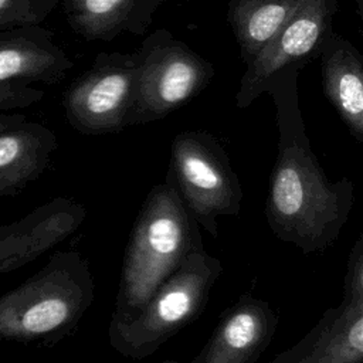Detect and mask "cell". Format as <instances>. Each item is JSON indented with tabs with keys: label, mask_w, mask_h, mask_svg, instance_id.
Here are the masks:
<instances>
[{
	"label": "cell",
	"mask_w": 363,
	"mask_h": 363,
	"mask_svg": "<svg viewBox=\"0 0 363 363\" xmlns=\"http://www.w3.org/2000/svg\"><path fill=\"white\" fill-rule=\"evenodd\" d=\"M221 272L218 258L206 250L191 252L130 319L109 322L108 337L112 349L135 360L153 354L203 313Z\"/></svg>",
	"instance_id": "277c9868"
},
{
	"label": "cell",
	"mask_w": 363,
	"mask_h": 363,
	"mask_svg": "<svg viewBox=\"0 0 363 363\" xmlns=\"http://www.w3.org/2000/svg\"><path fill=\"white\" fill-rule=\"evenodd\" d=\"M343 296L363 299V234L356 240L347 258L343 278Z\"/></svg>",
	"instance_id": "d6986e66"
},
{
	"label": "cell",
	"mask_w": 363,
	"mask_h": 363,
	"mask_svg": "<svg viewBox=\"0 0 363 363\" xmlns=\"http://www.w3.org/2000/svg\"><path fill=\"white\" fill-rule=\"evenodd\" d=\"M95 296L88 259L57 251L18 286L0 296V340L50 346L69 336Z\"/></svg>",
	"instance_id": "3957f363"
},
{
	"label": "cell",
	"mask_w": 363,
	"mask_h": 363,
	"mask_svg": "<svg viewBox=\"0 0 363 363\" xmlns=\"http://www.w3.org/2000/svg\"><path fill=\"white\" fill-rule=\"evenodd\" d=\"M55 149L54 132L40 123H17L0 132V203L37 180Z\"/></svg>",
	"instance_id": "4fadbf2b"
},
{
	"label": "cell",
	"mask_w": 363,
	"mask_h": 363,
	"mask_svg": "<svg viewBox=\"0 0 363 363\" xmlns=\"http://www.w3.org/2000/svg\"><path fill=\"white\" fill-rule=\"evenodd\" d=\"M57 0H0V26L35 24Z\"/></svg>",
	"instance_id": "e0dca14e"
},
{
	"label": "cell",
	"mask_w": 363,
	"mask_h": 363,
	"mask_svg": "<svg viewBox=\"0 0 363 363\" xmlns=\"http://www.w3.org/2000/svg\"><path fill=\"white\" fill-rule=\"evenodd\" d=\"M323 94L349 129L363 142V61L359 50L345 37L330 33L319 55Z\"/></svg>",
	"instance_id": "7c38bea8"
},
{
	"label": "cell",
	"mask_w": 363,
	"mask_h": 363,
	"mask_svg": "<svg viewBox=\"0 0 363 363\" xmlns=\"http://www.w3.org/2000/svg\"><path fill=\"white\" fill-rule=\"evenodd\" d=\"M160 363H179L177 360H170V359H167V360H163V362H160Z\"/></svg>",
	"instance_id": "ffe728a7"
},
{
	"label": "cell",
	"mask_w": 363,
	"mask_h": 363,
	"mask_svg": "<svg viewBox=\"0 0 363 363\" xmlns=\"http://www.w3.org/2000/svg\"><path fill=\"white\" fill-rule=\"evenodd\" d=\"M302 0H230L227 18L247 65L278 34Z\"/></svg>",
	"instance_id": "5bb4252c"
},
{
	"label": "cell",
	"mask_w": 363,
	"mask_h": 363,
	"mask_svg": "<svg viewBox=\"0 0 363 363\" xmlns=\"http://www.w3.org/2000/svg\"><path fill=\"white\" fill-rule=\"evenodd\" d=\"M86 217L85 207L55 197L18 220L0 224V274L18 269L74 234Z\"/></svg>",
	"instance_id": "9c48e42d"
},
{
	"label": "cell",
	"mask_w": 363,
	"mask_h": 363,
	"mask_svg": "<svg viewBox=\"0 0 363 363\" xmlns=\"http://www.w3.org/2000/svg\"><path fill=\"white\" fill-rule=\"evenodd\" d=\"M201 250L197 221L164 177L163 183L150 189L135 218L111 322L130 319L191 252Z\"/></svg>",
	"instance_id": "7a4b0ae2"
},
{
	"label": "cell",
	"mask_w": 363,
	"mask_h": 363,
	"mask_svg": "<svg viewBox=\"0 0 363 363\" xmlns=\"http://www.w3.org/2000/svg\"><path fill=\"white\" fill-rule=\"evenodd\" d=\"M139 0H65L69 26L88 41H109L135 23Z\"/></svg>",
	"instance_id": "2e32d148"
},
{
	"label": "cell",
	"mask_w": 363,
	"mask_h": 363,
	"mask_svg": "<svg viewBox=\"0 0 363 363\" xmlns=\"http://www.w3.org/2000/svg\"><path fill=\"white\" fill-rule=\"evenodd\" d=\"M43 96L40 89L18 84L17 81L0 82V111L14 106H24L38 101ZM14 126V125H13ZM10 128V122L0 116V132Z\"/></svg>",
	"instance_id": "ac0fdd59"
},
{
	"label": "cell",
	"mask_w": 363,
	"mask_h": 363,
	"mask_svg": "<svg viewBox=\"0 0 363 363\" xmlns=\"http://www.w3.org/2000/svg\"><path fill=\"white\" fill-rule=\"evenodd\" d=\"M136 84L129 126L162 119L201 92L214 77V67L159 28L135 52Z\"/></svg>",
	"instance_id": "8992f818"
},
{
	"label": "cell",
	"mask_w": 363,
	"mask_h": 363,
	"mask_svg": "<svg viewBox=\"0 0 363 363\" xmlns=\"http://www.w3.org/2000/svg\"><path fill=\"white\" fill-rule=\"evenodd\" d=\"M299 67L278 71L267 89L275 106L278 153L269 174L265 217L278 240L309 255L335 244L356 196L353 180H329L312 150L299 106Z\"/></svg>",
	"instance_id": "6da1fadb"
},
{
	"label": "cell",
	"mask_w": 363,
	"mask_h": 363,
	"mask_svg": "<svg viewBox=\"0 0 363 363\" xmlns=\"http://www.w3.org/2000/svg\"><path fill=\"white\" fill-rule=\"evenodd\" d=\"M166 179L204 230L218 235V217L238 216L242 187L218 140L201 130L177 133L170 145Z\"/></svg>",
	"instance_id": "5b68a950"
},
{
	"label": "cell",
	"mask_w": 363,
	"mask_h": 363,
	"mask_svg": "<svg viewBox=\"0 0 363 363\" xmlns=\"http://www.w3.org/2000/svg\"><path fill=\"white\" fill-rule=\"evenodd\" d=\"M135 84V52L98 54L89 69L65 94L69 125L84 135L116 133L128 128Z\"/></svg>",
	"instance_id": "52a82bcc"
},
{
	"label": "cell",
	"mask_w": 363,
	"mask_h": 363,
	"mask_svg": "<svg viewBox=\"0 0 363 363\" xmlns=\"http://www.w3.org/2000/svg\"><path fill=\"white\" fill-rule=\"evenodd\" d=\"M357 4H359V10H362V0H357Z\"/></svg>",
	"instance_id": "44dd1931"
},
{
	"label": "cell",
	"mask_w": 363,
	"mask_h": 363,
	"mask_svg": "<svg viewBox=\"0 0 363 363\" xmlns=\"http://www.w3.org/2000/svg\"><path fill=\"white\" fill-rule=\"evenodd\" d=\"M71 67L68 55L45 35L0 41V82H54Z\"/></svg>",
	"instance_id": "9a60e30c"
},
{
	"label": "cell",
	"mask_w": 363,
	"mask_h": 363,
	"mask_svg": "<svg viewBox=\"0 0 363 363\" xmlns=\"http://www.w3.org/2000/svg\"><path fill=\"white\" fill-rule=\"evenodd\" d=\"M339 0H302L292 17L245 65L240 79L235 106L244 109L267 92L272 77L286 67H305L333 31V18Z\"/></svg>",
	"instance_id": "ba28073f"
},
{
	"label": "cell",
	"mask_w": 363,
	"mask_h": 363,
	"mask_svg": "<svg viewBox=\"0 0 363 363\" xmlns=\"http://www.w3.org/2000/svg\"><path fill=\"white\" fill-rule=\"evenodd\" d=\"M271 363H363V299L342 295L313 328Z\"/></svg>",
	"instance_id": "8fae6325"
},
{
	"label": "cell",
	"mask_w": 363,
	"mask_h": 363,
	"mask_svg": "<svg viewBox=\"0 0 363 363\" xmlns=\"http://www.w3.org/2000/svg\"><path fill=\"white\" fill-rule=\"evenodd\" d=\"M277 326L272 306L245 292L223 312L191 363H255L271 345Z\"/></svg>",
	"instance_id": "30bf717a"
}]
</instances>
